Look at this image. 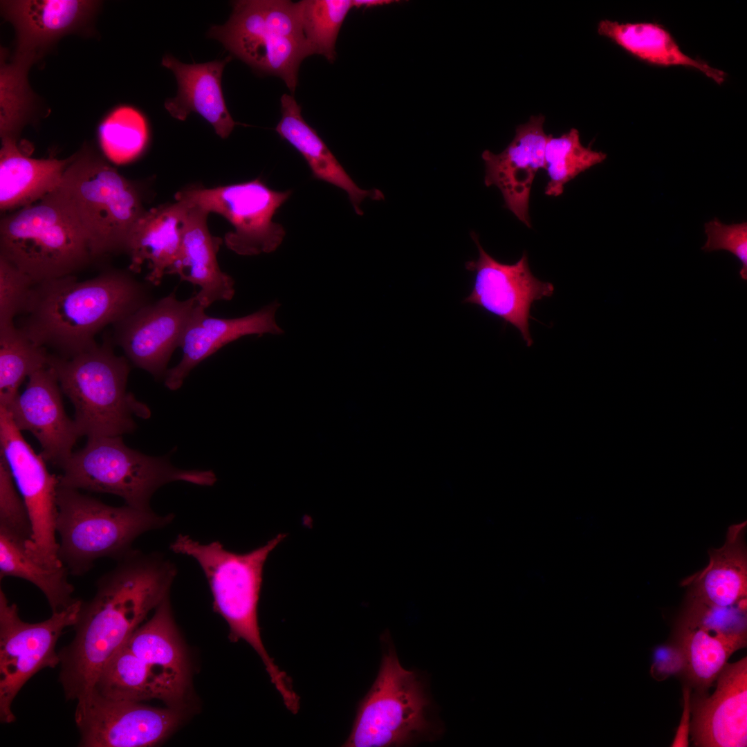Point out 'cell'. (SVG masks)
<instances>
[{"instance_id": "1", "label": "cell", "mask_w": 747, "mask_h": 747, "mask_svg": "<svg viewBox=\"0 0 747 747\" xmlns=\"http://www.w3.org/2000/svg\"><path fill=\"white\" fill-rule=\"evenodd\" d=\"M176 566L159 553L132 549L96 582L82 601L73 640L59 652V681L68 700L91 690L107 661L167 596Z\"/></svg>"}, {"instance_id": "2", "label": "cell", "mask_w": 747, "mask_h": 747, "mask_svg": "<svg viewBox=\"0 0 747 747\" xmlns=\"http://www.w3.org/2000/svg\"><path fill=\"white\" fill-rule=\"evenodd\" d=\"M149 302L147 286L127 272L109 270L84 281L68 275L34 285L17 326L37 344L71 358L96 345L105 326Z\"/></svg>"}, {"instance_id": "3", "label": "cell", "mask_w": 747, "mask_h": 747, "mask_svg": "<svg viewBox=\"0 0 747 747\" xmlns=\"http://www.w3.org/2000/svg\"><path fill=\"white\" fill-rule=\"evenodd\" d=\"M285 537L286 534L279 533L246 553L230 551L219 541L201 544L182 534L169 545L173 552L190 556L199 563L210 587L214 610L228 623L230 639L243 640L256 651L272 683L284 697L293 692L292 680L268 654L261 640L257 612L264 564Z\"/></svg>"}, {"instance_id": "4", "label": "cell", "mask_w": 747, "mask_h": 747, "mask_svg": "<svg viewBox=\"0 0 747 747\" xmlns=\"http://www.w3.org/2000/svg\"><path fill=\"white\" fill-rule=\"evenodd\" d=\"M85 237L93 258L124 252L145 212L135 186L88 149L73 154L52 192Z\"/></svg>"}, {"instance_id": "5", "label": "cell", "mask_w": 747, "mask_h": 747, "mask_svg": "<svg viewBox=\"0 0 747 747\" xmlns=\"http://www.w3.org/2000/svg\"><path fill=\"white\" fill-rule=\"evenodd\" d=\"M48 365L74 407L80 436H122L135 431L133 416L150 417L149 407L127 391L129 360L109 342L71 358L50 354Z\"/></svg>"}, {"instance_id": "6", "label": "cell", "mask_w": 747, "mask_h": 747, "mask_svg": "<svg viewBox=\"0 0 747 747\" xmlns=\"http://www.w3.org/2000/svg\"><path fill=\"white\" fill-rule=\"evenodd\" d=\"M59 468L60 486L117 495L140 509H150L154 493L168 483L211 486L217 479L212 470L178 469L168 456H151L130 448L122 436L87 438L85 446Z\"/></svg>"}, {"instance_id": "7", "label": "cell", "mask_w": 747, "mask_h": 747, "mask_svg": "<svg viewBox=\"0 0 747 747\" xmlns=\"http://www.w3.org/2000/svg\"><path fill=\"white\" fill-rule=\"evenodd\" d=\"M57 508V556L69 574L76 576L84 575L100 558L120 560L133 549L138 537L166 526L174 518L151 508L111 506L59 485Z\"/></svg>"}, {"instance_id": "8", "label": "cell", "mask_w": 747, "mask_h": 747, "mask_svg": "<svg viewBox=\"0 0 747 747\" xmlns=\"http://www.w3.org/2000/svg\"><path fill=\"white\" fill-rule=\"evenodd\" d=\"M208 37L253 69L280 77L291 92L302 62L313 55L298 2L290 1H237L229 20L212 26Z\"/></svg>"}, {"instance_id": "9", "label": "cell", "mask_w": 747, "mask_h": 747, "mask_svg": "<svg viewBox=\"0 0 747 747\" xmlns=\"http://www.w3.org/2000/svg\"><path fill=\"white\" fill-rule=\"evenodd\" d=\"M380 670L359 703L346 747L402 746L430 739L436 732L425 685L414 671L404 669L388 634Z\"/></svg>"}, {"instance_id": "10", "label": "cell", "mask_w": 747, "mask_h": 747, "mask_svg": "<svg viewBox=\"0 0 747 747\" xmlns=\"http://www.w3.org/2000/svg\"><path fill=\"white\" fill-rule=\"evenodd\" d=\"M0 257L35 284L73 275L93 259L85 237L53 192L1 218Z\"/></svg>"}, {"instance_id": "11", "label": "cell", "mask_w": 747, "mask_h": 747, "mask_svg": "<svg viewBox=\"0 0 747 747\" xmlns=\"http://www.w3.org/2000/svg\"><path fill=\"white\" fill-rule=\"evenodd\" d=\"M291 190L270 188L260 177L212 188L192 186L178 191L175 200L185 201L225 218L233 231L223 238L226 247L243 256L270 253L282 243L286 231L273 221Z\"/></svg>"}, {"instance_id": "12", "label": "cell", "mask_w": 747, "mask_h": 747, "mask_svg": "<svg viewBox=\"0 0 747 747\" xmlns=\"http://www.w3.org/2000/svg\"><path fill=\"white\" fill-rule=\"evenodd\" d=\"M82 600L54 612L42 622H28L19 615L16 604L10 603L0 589V720L15 721L12 703L26 682L40 670L60 663L55 650L63 631L75 624Z\"/></svg>"}, {"instance_id": "13", "label": "cell", "mask_w": 747, "mask_h": 747, "mask_svg": "<svg viewBox=\"0 0 747 747\" xmlns=\"http://www.w3.org/2000/svg\"><path fill=\"white\" fill-rule=\"evenodd\" d=\"M0 454L6 460L28 510L33 537L26 544L28 554L42 566H63L56 540L57 492L59 477L50 473L42 454L35 452L15 425L8 410L0 406Z\"/></svg>"}, {"instance_id": "14", "label": "cell", "mask_w": 747, "mask_h": 747, "mask_svg": "<svg viewBox=\"0 0 747 747\" xmlns=\"http://www.w3.org/2000/svg\"><path fill=\"white\" fill-rule=\"evenodd\" d=\"M75 721L82 747H146L166 739L180 724L183 708H157L107 699L93 690L78 699Z\"/></svg>"}, {"instance_id": "15", "label": "cell", "mask_w": 747, "mask_h": 747, "mask_svg": "<svg viewBox=\"0 0 747 747\" xmlns=\"http://www.w3.org/2000/svg\"><path fill=\"white\" fill-rule=\"evenodd\" d=\"M471 237L479 257L465 263V268L474 274V280L472 290L463 302L479 306L510 324L531 347L533 343L529 332L531 306L535 301L551 297L553 285L533 275L526 252L517 262L504 264L485 251L474 232H471Z\"/></svg>"}, {"instance_id": "16", "label": "cell", "mask_w": 747, "mask_h": 747, "mask_svg": "<svg viewBox=\"0 0 747 747\" xmlns=\"http://www.w3.org/2000/svg\"><path fill=\"white\" fill-rule=\"evenodd\" d=\"M685 670L699 690L716 681L732 654L746 646V616L735 608L689 600L678 632Z\"/></svg>"}, {"instance_id": "17", "label": "cell", "mask_w": 747, "mask_h": 747, "mask_svg": "<svg viewBox=\"0 0 747 747\" xmlns=\"http://www.w3.org/2000/svg\"><path fill=\"white\" fill-rule=\"evenodd\" d=\"M197 305L194 295L180 300L173 291L113 325L114 342L134 366L163 379Z\"/></svg>"}, {"instance_id": "18", "label": "cell", "mask_w": 747, "mask_h": 747, "mask_svg": "<svg viewBox=\"0 0 747 747\" xmlns=\"http://www.w3.org/2000/svg\"><path fill=\"white\" fill-rule=\"evenodd\" d=\"M28 379L24 391L5 408L19 430L28 431L37 439L45 461L59 467L80 437L76 424L65 412L62 389L48 365Z\"/></svg>"}, {"instance_id": "19", "label": "cell", "mask_w": 747, "mask_h": 747, "mask_svg": "<svg viewBox=\"0 0 747 747\" xmlns=\"http://www.w3.org/2000/svg\"><path fill=\"white\" fill-rule=\"evenodd\" d=\"M545 117L532 116L515 129L513 140L499 154L485 150L484 183L501 192L504 205L520 221L531 227L529 199L537 173L545 167V146L549 135L544 131Z\"/></svg>"}, {"instance_id": "20", "label": "cell", "mask_w": 747, "mask_h": 747, "mask_svg": "<svg viewBox=\"0 0 747 747\" xmlns=\"http://www.w3.org/2000/svg\"><path fill=\"white\" fill-rule=\"evenodd\" d=\"M708 697L691 703L694 745L700 747H746L747 744V657L726 663Z\"/></svg>"}, {"instance_id": "21", "label": "cell", "mask_w": 747, "mask_h": 747, "mask_svg": "<svg viewBox=\"0 0 747 747\" xmlns=\"http://www.w3.org/2000/svg\"><path fill=\"white\" fill-rule=\"evenodd\" d=\"M280 305L275 300L243 317L221 318L207 315L205 309L198 304L181 340L182 359L176 366L167 369L163 378L165 387L172 391L178 389L200 362L243 336L282 333L275 321V313Z\"/></svg>"}, {"instance_id": "22", "label": "cell", "mask_w": 747, "mask_h": 747, "mask_svg": "<svg viewBox=\"0 0 747 747\" xmlns=\"http://www.w3.org/2000/svg\"><path fill=\"white\" fill-rule=\"evenodd\" d=\"M98 5L85 0L1 1L2 13L16 30L13 59L31 65L53 42L85 24Z\"/></svg>"}, {"instance_id": "23", "label": "cell", "mask_w": 747, "mask_h": 747, "mask_svg": "<svg viewBox=\"0 0 747 747\" xmlns=\"http://www.w3.org/2000/svg\"><path fill=\"white\" fill-rule=\"evenodd\" d=\"M144 661L157 677L167 706L183 708L190 679L187 657L165 598L152 616L141 624L124 644Z\"/></svg>"}, {"instance_id": "24", "label": "cell", "mask_w": 747, "mask_h": 747, "mask_svg": "<svg viewBox=\"0 0 747 747\" xmlns=\"http://www.w3.org/2000/svg\"><path fill=\"white\" fill-rule=\"evenodd\" d=\"M187 203L179 255L169 275L198 286L194 296L197 304L206 309L214 302L233 298L234 280L218 264L216 256L223 239L210 233L209 213Z\"/></svg>"}, {"instance_id": "25", "label": "cell", "mask_w": 747, "mask_h": 747, "mask_svg": "<svg viewBox=\"0 0 747 747\" xmlns=\"http://www.w3.org/2000/svg\"><path fill=\"white\" fill-rule=\"evenodd\" d=\"M187 210V202L176 200L145 210L132 229L124 250L130 272L140 273L146 267L147 282L160 284L178 259Z\"/></svg>"}, {"instance_id": "26", "label": "cell", "mask_w": 747, "mask_h": 747, "mask_svg": "<svg viewBox=\"0 0 747 747\" xmlns=\"http://www.w3.org/2000/svg\"><path fill=\"white\" fill-rule=\"evenodd\" d=\"M231 57L201 64H185L170 55L162 65L170 69L178 83L176 97L165 102V107L174 118L183 121L192 112L201 116L221 138H228L237 122L229 113L221 88L223 69Z\"/></svg>"}, {"instance_id": "27", "label": "cell", "mask_w": 747, "mask_h": 747, "mask_svg": "<svg viewBox=\"0 0 747 747\" xmlns=\"http://www.w3.org/2000/svg\"><path fill=\"white\" fill-rule=\"evenodd\" d=\"M281 112L276 131L303 156L315 178L347 194L357 214H363L360 204L366 198L377 201L385 199L378 189L363 190L356 185L317 131L305 121L301 107L292 95L284 94L281 97Z\"/></svg>"}, {"instance_id": "28", "label": "cell", "mask_w": 747, "mask_h": 747, "mask_svg": "<svg viewBox=\"0 0 747 747\" xmlns=\"http://www.w3.org/2000/svg\"><path fill=\"white\" fill-rule=\"evenodd\" d=\"M73 158V155L62 160L30 158L19 150L16 138H1V210H16L55 190Z\"/></svg>"}, {"instance_id": "29", "label": "cell", "mask_w": 747, "mask_h": 747, "mask_svg": "<svg viewBox=\"0 0 747 747\" xmlns=\"http://www.w3.org/2000/svg\"><path fill=\"white\" fill-rule=\"evenodd\" d=\"M746 526L744 522L730 526L724 545L710 550L708 565L685 581L691 586L690 596L719 607H734L746 600Z\"/></svg>"}, {"instance_id": "30", "label": "cell", "mask_w": 747, "mask_h": 747, "mask_svg": "<svg viewBox=\"0 0 747 747\" xmlns=\"http://www.w3.org/2000/svg\"><path fill=\"white\" fill-rule=\"evenodd\" d=\"M597 31L631 55L649 64L695 69L719 84L726 80L723 71L686 55L670 33L657 23H620L603 19L598 23Z\"/></svg>"}, {"instance_id": "31", "label": "cell", "mask_w": 747, "mask_h": 747, "mask_svg": "<svg viewBox=\"0 0 747 747\" xmlns=\"http://www.w3.org/2000/svg\"><path fill=\"white\" fill-rule=\"evenodd\" d=\"M69 574L63 566L50 569L42 566L26 552V543L0 532V578L15 577L26 580L45 596L52 612L61 611L77 599L68 580Z\"/></svg>"}, {"instance_id": "32", "label": "cell", "mask_w": 747, "mask_h": 747, "mask_svg": "<svg viewBox=\"0 0 747 747\" xmlns=\"http://www.w3.org/2000/svg\"><path fill=\"white\" fill-rule=\"evenodd\" d=\"M93 690L107 699L142 702L164 700L163 688L148 665L123 645L107 661Z\"/></svg>"}, {"instance_id": "33", "label": "cell", "mask_w": 747, "mask_h": 747, "mask_svg": "<svg viewBox=\"0 0 747 747\" xmlns=\"http://www.w3.org/2000/svg\"><path fill=\"white\" fill-rule=\"evenodd\" d=\"M47 349L29 339L15 324L0 326V406L8 407L26 378L48 365Z\"/></svg>"}, {"instance_id": "34", "label": "cell", "mask_w": 747, "mask_h": 747, "mask_svg": "<svg viewBox=\"0 0 747 747\" xmlns=\"http://www.w3.org/2000/svg\"><path fill=\"white\" fill-rule=\"evenodd\" d=\"M606 158L605 153L582 145L576 129L572 128L557 137L549 135L544 152V169L548 177L545 194L559 196L567 183Z\"/></svg>"}, {"instance_id": "35", "label": "cell", "mask_w": 747, "mask_h": 747, "mask_svg": "<svg viewBox=\"0 0 747 747\" xmlns=\"http://www.w3.org/2000/svg\"><path fill=\"white\" fill-rule=\"evenodd\" d=\"M98 139L105 156L118 165L136 159L149 140L148 125L136 109L120 106L113 109L98 127Z\"/></svg>"}, {"instance_id": "36", "label": "cell", "mask_w": 747, "mask_h": 747, "mask_svg": "<svg viewBox=\"0 0 747 747\" xmlns=\"http://www.w3.org/2000/svg\"><path fill=\"white\" fill-rule=\"evenodd\" d=\"M304 34L312 54L332 62L343 21L353 8L351 0H304L298 2Z\"/></svg>"}, {"instance_id": "37", "label": "cell", "mask_w": 747, "mask_h": 747, "mask_svg": "<svg viewBox=\"0 0 747 747\" xmlns=\"http://www.w3.org/2000/svg\"><path fill=\"white\" fill-rule=\"evenodd\" d=\"M29 66L11 59L6 63L1 56L0 71V135L16 138L28 120L33 96L27 81Z\"/></svg>"}, {"instance_id": "38", "label": "cell", "mask_w": 747, "mask_h": 747, "mask_svg": "<svg viewBox=\"0 0 747 747\" xmlns=\"http://www.w3.org/2000/svg\"><path fill=\"white\" fill-rule=\"evenodd\" d=\"M0 532L30 542L33 527L24 500L5 458L0 454Z\"/></svg>"}, {"instance_id": "39", "label": "cell", "mask_w": 747, "mask_h": 747, "mask_svg": "<svg viewBox=\"0 0 747 747\" xmlns=\"http://www.w3.org/2000/svg\"><path fill=\"white\" fill-rule=\"evenodd\" d=\"M35 283L26 273L0 257V326L15 324L24 313Z\"/></svg>"}, {"instance_id": "40", "label": "cell", "mask_w": 747, "mask_h": 747, "mask_svg": "<svg viewBox=\"0 0 747 747\" xmlns=\"http://www.w3.org/2000/svg\"><path fill=\"white\" fill-rule=\"evenodd\" d=\"M707 241L702 247L705 252L726 250L733 254L741 264L739 274L747 279V223L726 225L714 219L705 223Z\"/></svg>"}, {"instance_id": "41", "label": "cell", "mask_w": 747, "mask_h": 747, "mask_svg": "<svg viewBox=\"0 0 747 747\" xmlns=\"http://www.w3.org/2000/svg\"><path fill=\"white\" fill-rule=\"evenodd\" d=\"M652 672L656 677L666 678L685 670V658L679 646H662L655 651Z\"/></svg>"}, {"instance_id": "42", "label": "cell", "mask_w": 747, "mask_h": 747, "mask_svg": "<svg viewBox=\"0 0 747 747\" xmlns=\"http://www.w3.org/2000/svg\"><path fill=\"white\" fill-rule=\"evenodd\" d=\"M691 694L690 688L683 690V709L680 723L672 743L673 747H687L689 746L690 731Z\"/></svg>"}, {"instance_id": "43", "label": "cell", "mask_w": 747, "mask_h": 747, "mask_svg": "<svg viewBox=\"0 0 747 747\" xmlns=\"http://www.w3.org/2000/svg\"><path fill=\"white\" fill-rule=\"evenodd\" d=\"M391 0H352L353 7L355 8H369L378 6H382L389 4L392 3Z\"/></svg>"}]
</instances>
